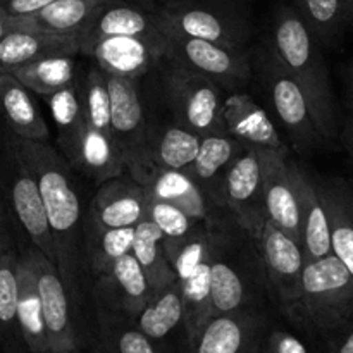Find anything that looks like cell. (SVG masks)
<instances>
[{"label":"cell","instance_id":"1","mask_svg":"<svg viewBox=\"0 0 353 353\" xmlns=\"http://www.w3.org/2000/svg\"><path fill=\"white\" fill-rule=\"evenodd\" d=\"M14 145L37 176L55 250V264L72 302L81 310L83 303V248L81 200L76 190L71 165L64 155L47 141L23 140L14 134Z\"/></svg>","mask_w":353,"mask_h":353},{"label":"cell","instance_id":"2","mask_svg":"<svg viewBox=\"0 0 353 353\" xmlns=\"http://www.w3.org/2000/svg\"><path fill=\"white\" fill-rule=\"evenodd\" d=\"M265 43L286 71L300 83L314 121L326 145L340 137V112L331 86L323 45L293 6H279Z\"/></svg>","mask_w":353,"mask_h":353},{"label":"cell","instance_id":"3","mask_svg":"<svg viewBox=\"0 0 353 353\" xmlns=\"http://www.w3.org/2000/svg\"><path fill=\"white\" fill-rule=\"evenodd\" d=\"M209 264L212 316L265 309L271 302L257 240L231 217L209 226Z\"/></svg>","mask_w":353,"mask_h":353},{"label":"cell","instance_id":"4","mask_svg":"<svg viewBox=\"0 0 353 353\" xmlns=\"http://www.w3.org/2000/svg\"><path fill=\"white\" fill-rule=\"evenodd\" d=\"M285 319L305 340L353 321V276L336 255L305 261L299 300Z\"/></svg>","mask_w":353,"mask_h":353},{"label":"cell","instance_id":"5","mask_svg":"<svg viewBox=\"0 0 353 353\" xmlns=\"http://www.w3.org/2000/svg\"><path fill=\"white\" fill-rule=\"evenodd\" d=\"M252 71L285 128L293 150L300 155H310L323 148L326 141L317 130L302 86L274 57L268 43L252 52Z\"/></svg>","mask_w":353,"mask_h":353},{"label":"cell","instance_id":"6","mask_svg":"<svg viewBox=\"0 0 353 353\" xmlns=\"http://www.w3.org/2000/svg\"><path fill=\"white\" fill-rule=\"evenodd\" d=\"M154 12L164 34L241 48L248 47L252 37L248 16L233 0H168L154 7Z\"/></svg>","mask_w":353,"mask_h":353},{"label":"cell","instance_id":"7","mask_svg":"<svg viewBox=\"0 0 353 353\" xmlns=\"http://www.w3.org/2000/svg\"><path fill=\"white\" fill-rule=\"evenodd\" d=\"M110 95V134L123 157L126 172L140 185L154 176L150 140L155 123L141 93V78H123L105 72Z\"/></svg>","mask_w":353,"mask_h":353},{"label":"cell","instance_id":"8","mask_svg":"<svg viewBox=\"0 0 353 353\" xmlns=\"http://www.w3.org/2000/svg\"><path fill=\"white\" fill-rule=\"evenodd\" d=\"M0 195L6 200L19 233L28 238V243L55 262L54 241L37 176L14 145L9 131L0 137Z\"/></svg>","mask_w":353,"mask_h":353},{"label":"cell","instance_id":"9","mask_svg":"<svg viewBox=\"0 0 353 353\" xmlns=\"http://www.w3.org/2000/svg\"><path fill=\"white\" fill-rule=\"evenodd\" d=\"M162 93L172 121L199 137L226 133L223 124V88L212 79L172 61L161 65Z\"/></svg>","mask_w":353,"mask_h":353},{"label":"cell","instance_id":"10","mask_svg":"<svg viewBox=\"0 0 353 353\" xmlns=\"http://www.w3.org/2000/svg\"><path fill=\"white\" fill-rule=\"evenodd\" d=\"M21 248L37 278L50 353H83L92 336L85 334L79 316L81 310L72 302L57 264L31 243L21 245Z\"/></svg>","mask_w":353,"mask_h":353},{"label":"cell","instance_id":"11","mask_svg":"<svg viewBox=\"0 0 353 353\" xmlns=\"http://www.w3.org/2000/svg\"><path fill=\"white\" fill-rule=\"evenodd\" d=\"M164 37L168 40L169 61L212 79L223 90H240L254 78L252 54L248 48L178 34Z\"/></svg>","mask_w":353,"mask_h":353},{"label":"cell","instance_id":"12","mask_svg":"<svg viewBox=\"0 0 353 353\" xmlns=\"http://www.w3.org/2000/svg\"><path fill=\"white\" fill-rule=\"evenodd\" d=\"M257 247L264 265L269 300L286 317L299 300L300 281L305 268L302 245L265 221L257 238Z\"/></svg>","mask_w":353,"mask_h":353},{"label":"cell","instance_id":"13","mask_svg":"<svg viewBox=\"0 0 353 353\" xmlns=\"http://www.w3.org/2000/svg\"><path fill=\"white\" fill-rule=\"evenodd\" d=\"M224 209L252 238L264 228V155L245 150L238 155L224 179Z\"/></svg>","mask_w":353,"mask_h":353},{"label":"cell","instance_id":"14","mask_svg":"<svg viewBox=\"0 0 353 353\" xmlns=\"http://www.w3.org/2000/svg\"><path fill=\"white\" fill-rule=\"evenodd\" d=\"M271 321L265 309L212 316L186 353H259Z\"/></svg>","mask_w":353,"mask_h":353},{"label":"cell","instance_id":"15","mask_svg":"<svg viewBox=\"0 0 353 353\" xmlns=\"http://www.w3.org/2000/svg\"><path fill=\"white\" fill-rule=\"evenodd\" d=\"M109 74L143 78L168 61V40L141 37H109L83 52Z\"/></svg>","mask_w":353,"mask_h":353},{"label":"cell","instance_id":"16","mask_svg":"<svg viewBox=\"0 0 353 353\" xmlns=\"http://www.w3.org/2000/svg\"><path fill=\"white\" fill-rule=\"evenodd\" d=\"M262 155L265 219L300 243V164L290 155Z\"/></svg>","mask_w":353,"mask_h":353},{"label":"cell","instance_id":"17","mask_svg":"<svg viewBox=\"0 0 353 353\" xmlns=\"http://www.w3.org/2000/svg\"><path fill=\"white\" fill-rule=\"evenodd\" d=\"M223 124L224 131L247 150L290 155L288 145L274 121L247 92L234 90L231 95L224 97Z\"/></svg>","mask_w":353,"mask_h":353},{"label":"cell","instance_id":"18","mask_svg":"<svg viewBox=\"0 0 353 353\" xmlns=\"http://www.w3.org/2000/svg\"><path fill=\"white\" fill-rule=\"evenodd\" d=\"M109 37L161 38L164 33L159 28L152 6L141 0H107L76 34L79 54Z\"/></svg>","mask_w":353,"mask_h":353},{"label":"cell","instance_id":"19","mask_svg":"<svg viewBox=\"0 0 353 353\" xmlns=\"http://www.w3.org/2000/svg\"><path fill=\"white\" fill-rule=\"evenodd\" d=\"M150 295L148 279L133 252H128L105 274L95 278L93 286V302L128 317L137 316Z\"/></svg>","mask_w":353,"mask_h":353},{"label":"cell","instance_id":"20","mask_svg":"<svg viewBox=\"0 0 353 353\" xmlns=\"http://www.w3.org/2000/svg\"><path fill=\"white\" fill-rule=\"evenodd\" d=\"M245 150L247 148L228 133L209 134L202 138L195 161L185 171L209 202L224 212V179L234 159Z\"/></svg>","mask_w":353,"mask_h":353},{"label":"cell","instance_id":"21","mask_svg":"<svg viewBox=\"0 0 353 353\" xmlns=\"http://www.w3.org/2000/svg\"><path fill=\"white\" fill-rule=\"evenodd\" d=\"M147 188L128 172L100 183L86 212L105 228H134L145 217Z\"/></svg>","mask_w":353,"mask_h":353},{"label":"cell","instance_id":"22","mask_svg":"<svg viewBox=\"0 0 353 353\" xmlns=\"http://www.w3.org/2000/svg\"><path fill=\"white\" fill-rule=\"evenodd\" d=\"M79 45L72 34H55L47 31L16 26L0 40V69L9 72L19 65L30 64L54 55H78Z\"/></svg>","mask_w":353,"mask_h":353},{"label":"cell","instance_id":"23","mask_svg":"<svg viewBox=\"0 0 353 353\" xmlns=\"http://www.w3.org/2000/svg\"><path fill=\"white\" fill-rule=\"evenodd\" d=\"M330 219L331 250L353 276V178L317 176Z\"/></svg>","mask_w":353,"mask_h":353},{"label":"cell","instance_id":"24","mask_svg":"<svg viewBox=\"0 0 353 353\" xmlns=\"http://www.w3.org/2000/svg\"><path fill=\"white\" fill-rule=\"evenodd\" d=\"M300 245L305 261L326 257L331 250L330 219L326 203L321 195L317 176L300 165Z\"/></svg>","mask_w":353,"mask_h":353},{"label":"cell","instance_id":"25","mask_svg":"<svg viewBox=\"0 0 353 353\" xmlns=\"http://www.w3.org/2000/svg\"><path fill=\"white\" fill-rule=\"evenodd\" d=\"M0 116L10 134L23 140L47 141L50 130L38 109L33 93L10 72L2 74Z\"/></svg>","mask_w":353,"mask_h":353},{"label":"cell","instance_id":"26","mask_svg":"<svg viewBox=\"0 0 353 353\" xmlns=\"http://www.w3.org/2000/svg\"><path fill=\"white\" fill-rule=\"evenodd\" d=\"M137 327L143 331L152 341L161 347L169 348L172 336L176 333H185V314H183L181 285L179 281H172L171 285L152 292L140 312L131 317Z\"/></svg>","mask_w":353,"mask_h":353},{"label":"cell","instance_id":"27","mask_svg":"<svg viewBox=\"0 0 353 353\" xmlns=\"http://www.w3.org/2000/svg\"><path fill=\"white\" fill-rule=\"evenodd\" d=\"M145 186L157 199L172 203L190 217L209 226L231 217L228 212L214 207L185 171H155Z\"/></svg>","mask_w":353,"mask_h":353},{"label":"cell","instance_id":"28","mask_svg":"<svg viewBox=\"0 0 353 353\" xmlns=\"http://www.w3.org/2000/svg\"><path fill=\"white\" fill-rule=\"evenodd\" d=\"M134 228H105L86 212L83 216L81 248L85 268L93 278L105 274L123 255L131 252Z\"/></svg>","mask_w":353,"mask_h":353},{"label":"cell","instance_id":"29","mask_svg":"<svg viewBox=\"0 0 353 353\" xmlns=\"http://www.w3.org/2000/svg\"><path fill=\"white\" fill-rule=\"evenodd\" d=\"M95 303V333L92 340L103 353H171L152 341L131 317Z\"/></svg>","mask_w":353,"mask_h":353},{"label":"cell","instance_id":"30","mask_svg":"<svg viewBox=\"0 0 353 353\" xmlns=\"http://www.w3.org/2000/svg\"><path fill=\"white\" fill-rule=\"evenodd\" d=\"M17 317L28 352L50 353L37 278L21 245L17 255Z\"/></svg>","mask_w":353,"mask_h":353},{"label":"cell","instance_id":"31","mask_svg":"<svg viewBox=\"0 0 353 353\" xmlns=\"http://www.w3.org/2000/svg\"><path fill=\"white\" fill-rule=\"evenodd\" d=\"M69 165L78 169L93 181H107L126 172L123 157L114 143L112 137L102 131H97L86 124Z\"/></svg>","mask_w":353,"mask_h":353},{"label":"cell","instance_id":"32","mask_svg":"<svg viewBox=\"0 0 353 353\" xmlns=\"http://www.w3.org/2000/svg\"><path fill=\"white\" fill-rule=\"evenodd\" d=\"M202 137L178 123H155L150 140V162L155 171H186L199 154Z\"/></svg>","mask_w":353,"mask_h":353},{"label":"cell","instance_id":"33","mask_svg":"<svg viewBox=\"0 0 353 353\" xmlns=\"http://www.w3.org/2000/svg\"><path fill=\"white\" fill-rule=\"evenodd\" d=\"M131 252L143 269L152 292L164 288L178 279L165 252L164 234L148 217H143L134 226Z\"/></svg>","mask_w":353,"mask_h":353},{"label":"cell","instance_id":"34","mask_svg":"<svg viewBox=\"0 0 353 353\" xmlns=\"http://www.w3.org/2000/svg\"><path fill=\"white\" fill-rule=\"evenodd\" d=\"M105 2L107 0H55L31 16L14 19L19 26L31 30L76 37Z\"/></svg>","mask_w":353,"mask_h":353},{"label":"cell","instance_id":"35","mask_svg":"<svg viewBox=\"0 0 353 353\" xmlns=\"http://www.w3.org/2000/svg\"><path fill=\"white\" fill-rule=\"evenodd\" d=\"M43 100L48 103L52 117H54L59 152L69 162L86 128L79 79H74L72 83L65 85L54 95L43 97Z\"/></svg>","mask_w":353,"mask_h":353},{"label":"cell","instance_id":"36","mask_svg":"<svg viewBox=\"0 0 353 353\" xmlns=\"http://www.w3.org/2000/svg\"><path fill=\"white\" fill-rule=\"evenodd\" d=\"M17 255L10 248L0 261V348L3 353H30L17 317Z\"/></svg>","mask_w":353,"mask_h":353},{"label":"cell","instance_id":"37","mask_svg":"<svg viewBox=\"0 0 353 353\" xmlns=\"http://www.w3.org/2000/svg\"><path fill=\"white\" fill-rule=\"evenodd\" d=\"M321 45L333 47L353 24V0H293Z\"/></svg>","mask_w":353,"mask_h":353},{"label":"cell","instance_id":"38","mask_svg":"<svg viewBox=\"0 0 353 353\" xmlns=\"http://www.w3.org/2000/svg\"><path fill=\"white\" fill-rule=\"evenodd\" d=\"M9 72L16 76L33 95L43 99L74 81L76 61L74 55H54L19 65Z\"/></svg>","mask_w":353,"mask_h":353},{"label":"cell","instance_id":"39","mask_svg":"<svg viewBox=\"0 0 353 353\" xmlns=\"http://www.w3.org/2000/svg\"><path fill=\"white\" fill-rule=\"evenodd\" d=\"M181 285L183 314H185L186 347L195 340L207 321L212 317V296H210V264L209 261L195 269Z\"/></svg>","mask_w":353,"mask_h":353},{"label":"cell","instance_id":"40","mask_svg":"<svg viewBox=\"0 0 353 353\" xmlns=\"http://www.w3.org/2000/svg\"><path fill=\"white\" fill-rule=\"evenodd\" d=\"M79 90L86 124L93 130L110 134V95L105 71L97 64L90 65L79 81Z\"/></svg>","mask_w":353,"mask_h":353},{"label":"cell","instance_id":"41","mask_svg":"<svg viewBox=\"0 0 353 353\" xmlns=\"http://www.w3.org/2000/svg\"><path fill=\"white\" fill-rule=\"evenodd\" d=\"M145 188H147V186H145ZM145 217L154 221V223L157 224L159 230L162 231V234H164L168 257L169 252H171L176 245L181 243L186 236H190V234L195 231V228L199 226V224H202V221L193 219V217H190L188 214H185L181 209L172 205V203L164 202V200L152 195L148 190L147 200H145Z\"/></svg>","mask_w":353,"mask_h":353},{"label":"cell","instance_id":"42","mask_svg":"<svg viewBox=\"0 0 353 353\" xmlns=\"http://www.w3.org/2000/svg\"><path fill=\"white\" fill-rule=\"evenodd\" d=\"M310 353H353V321L307 338Z\"/></svg>","mask_w":353,"mask_h":353},{"label":"cell","instance_id":"43","mask_svg":"<svg viewBox=\"0 0 353 353\" xmlns=\"http://www.w3.org/2000/svg\"><path fill=\"white\" fill-rule=\"evenodd\" d=\"M259 353H310L309 345L293 331L278 326L271 321L265 330Z\"/></svg>","mask_w":353,"mask_h":353},{"label":"cell","instance_id":"44","mask_svg":"<svg viewBox=\"0 0 353 353\" xmlns=\"http://www.w3.org/2000/svg\"><path fill=\"white\" fill-rule=\"evenodd\" d=\"M16 231L19 230L14 223L12 214H10L3 196L0 195V261L10 248L19 247V243L16 241Z\"/></svg>","mask_w":353,"mask_h":353},{"label":"cell","instance_id":"45","mask_svg":"<svg viewBox=\"0 0 353 353\" xmlns=\"http://www.w3.org/2000/svg\"><path fill=\"white\" fill-rule=\"evenodd\" d=\"M55 0H3L0 9L10 17H26L38 12Z\"/></svg>","mask_w":353,"mask_h":353},{"label":"cell","instance_id":"46","mask_svg":"<svg viewBox=\"0 0 353 353\" xmlns=\"http://www.w3.org/2000/svg\"><path fill=\"white\" fill-rule=\"evenodd\" d=\"M340 137H341V141H343L345 148H347L348 155H350V161L353 164V99L352 97L350 100H348V112L343 121V128H341L340 131Z\"/></svg>","mask_w":353,"mask_h":353},{"label":"cell","instance_id":"47","mask_svg":"<svg viewBox=\"0 0 353 353\" xmlns=\"http://www.w3.org/2000/svg\"><path fill=\"white\" fill-rule=\"evenodd\" d=\"M14 26H16V19L10 16H7V14L0 9V40H2V38L6 37L7 31L12 30Z\"/></svg>","mask_w":353,"mask_h":353},{"label":"cell","instance_id":"48","mask_svg":"<svg viewBox=\"0 0 353 353\" xmlns=\"http://www.w3.org/2000/svg\"><path fill=\"white\" fill-rule=\"evenodd\" d=\"M83 353H103V352L100 350V348L97 347V343H95V341H93L92 338H90L88 345H86V348H85V350H83Z\"/></svg>","mask_w":353,"mask_h":353},{"label":"cell","instance_id":"49","mask_svg":"<svg viewBox=\"0 0 353 353\" xmlns=\"http://www.w3.org/2000/svg\"><path fill=\"white\" fill-rule=\"evenodd\" d=\"M348 86H350V97L353 99V61L350 64V68H348Z\"/></svg>","mask_w":353,"mask_h":353},{"label":"cell","instance_id":"50","mask_svg":"<svg viewBox=\"0 0 353 353\" xmlns=\"http://www.w3.org/2000/svg\"><path fill=\"white\" fill-rule=\"evenodd\" d=\"M2 74H3V71L0 69V85H2Z\"/></svg>","mask_w":353,"mask_h":353},{"label":"cell","instance_id":"51","mask_svg":"<svg viewBox=\"0 0 353 353\" xmlns=\"http://www.w3.org/2000/svg\"><path fill=\"white\" fill-rule=\"evenodd\" d=\"M162 2H168V0H162ZM162 2H161V3H162Z\"/></svg>","mask_w":353,"mask_h":353},{"label":"cell","instance_id":"52","mask_svg":"<svg viewBox=\"0 0 353 353\" xmlns=\"http://www.w3.org/2000/svg\"><path fill=\"white\" fill-rule=\"evenodd\" d=\"M3 2V0H0V3H2Z\"/></svg>","mask_w":353,"mask_h":353}]
</instances>
